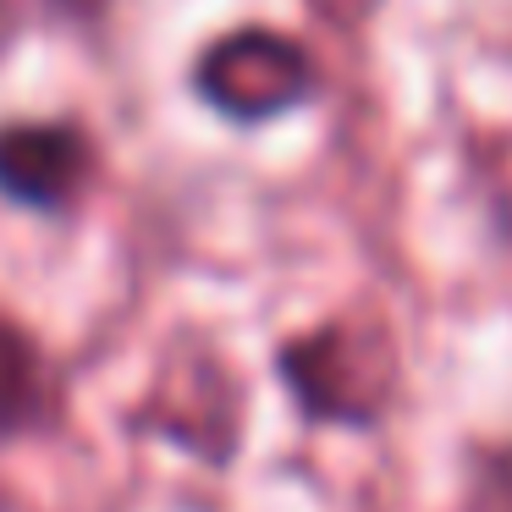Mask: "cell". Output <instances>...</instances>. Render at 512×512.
<instances>
[{
  "label": "cell",
  "mask_w": 512,
  "mask_h": 512,
  "mask_svg": "<svg viewBox=\"0 0 512 512\" xmlns=\"http://www.w3.org/2000/svg\"><path fill=\"white\" fill-rule=\"evenodd\" d=\"M67 6H94V0H67Z\"/></svg>",
  "instance_id": "6"
},
{
  "label": "cell",
  "mask_w": 512,
  "mask_h": 512,
  "mask_svg": "<svg viewBox=\"0 0 512 512\" xmlns=\"http://www.w3.org/2000/svg\"><path fill=\"white\" fill-rule=\"evenodd\" d=\"M281 369L303 408L342 424H369L397 386V358L375 325H325L292 342L281 353Z\"/></svg>",
  "instance_id": "1"
},
{
  "label": "cell",
  "mask_w": 512,
  "mask_h": 512,
  "mask_svg": "<svg viewBox=\"0 0 512 512\" xmlns=\"http://www.w3.org/2000/svg\"><path fill=\"white\" fill-rule=\"evenodd\" d=\"M12 34H17V12H12V0H0V56H6Z\"/></svg>",
  "instance_id": "5"
},
{
  "label": "cell",
  "mask_w": 512,
  "mask_h": 512,
  "mask_svg": "<svg viewBox=\"0 0 512 512\" xmlns=\"http://www.w3.org/2000/svg\"><path fill=\"white\" fill-rule=\"evenodd\" d=\"M89 177V144L72 127L23 122L0 133V193L34 210H56Z\"/></svg>",
  "instance_id": "3"
},
{
  "label": "cell",
  "mask_w": 512,
  "mask_h": 512,
  "mask_svg": "<svg viewBox=\"0 0 512 512\" xmlns=\"http://www.w3.org/2000/svg\"><path fill=\"white\" fill-rule=\"evenodd\" d=\"M45 402H50V380H45L39 347L17 325L0 320V435H17L28 424H39Z\"/></svg>",
  "instance_id": "4"
},
{
  "label": "cell",
  "mask_w": 512,
  "mask_h": 512,
  "mask_svg": "<svg viewBox=\"0 0 512 512\" xmlns=\"http://www.w3.org/2000/svg\"><path fill=\"white\" fill-rule=\"evenodd\" d=\"M309 83H314L309 56L292 39L265 34V28L226 34L199 61V94L237 122H265V116L287 111L309 94Z\"/></svg>",
  "instance_id": "2"
}]
</instances>
